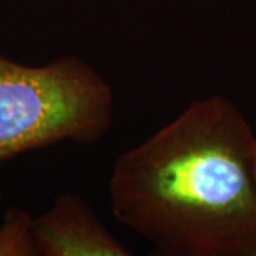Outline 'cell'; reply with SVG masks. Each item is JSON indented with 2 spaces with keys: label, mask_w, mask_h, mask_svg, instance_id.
I'll return each mask as SVG.
<instances>
[{
  "label": "cell",
  "mask_w": 256,
  "mask_h": 256,
  "mask_svg": "<svg viewBox=\"0 0 256 256\" xmlns=\"http://www.w3.org/2000/svg\"><path fill=\"white\" fill-rule=\"evenodd\" d=\"M255 146L232 101H192L118 156L111 210L158 255L256 256Z\"/></svg>",
  "instance_id": "6da1fadb"
},
{
  "label": "cell",
  "mask_w": 256,
  "mask_h": 256,
  "mask_svg": "<svg viewBox=\"0 0 256 256\" xmlns=\"http://www.w3.org/2000/svg\"><path fill=\"white\" fill-rule=\"evenodd\" d=\"M114 106L110 84L77 56L26 66L0 54V161L62 141L94 144Z\"/></svg>",
  "instance_id": "7a4b0ae2"
},
{
  "label": "cell",
  "mask_w": 256,
  "mask_h": 256,
  "mask_svg": "<svg viewBox=\"0 0 256 256\" xmlns=\"http://www.w3.org/2000/svg\"><path fill=\"white\" fill-rule=\"evenodd\" d=\"M38 255L128 256L130 249L104 226L78 194L66 192L52 208L33 220Z\"/></svg>",
  "instance_id": "3957f363"
},
{
  "label": "cell",
  "mask_w": 256,
  "mask_h": 256,
  "mask_svg": "<svg viewBox=\"0 0 256 256\" xmlns=\"http://www.w3.org/2000/svg\"><path fill=\"white\" fill-rule=\"evenodd\" d=\"M38 255L33 218L23 210H10L0 224V256Z\"/></svg>",
  "instance_id": "277c9868"
},
{
  "label": "cell",
  "mask_w": 256,
  "mask_h": 256,
  "mask_svg": "<svg viewBox=\"0 0 256 256\" xmlns=\"http://www.w3.org/2000/svg\"><path fill=\"white\" fill-rule=\"evenodd\" d=\"M254 171H255V178H256V146L254 150Z\"/></svg>",
  "instance_id": "5b68a950"
},
{
  "label": "cell",
  "mask_w": 256,
  "mask_h": 256,
  "mask_svg": "<svg viewBox=\"0 0 256 256\" xmlns=\"http://www.w3.org/2000/svg\"><path fill=\"white\" fill-rule=\"evenodd\" d=\"M0 200H2V192H0Z\"/></svg>",
  "instance_id": "8992f818"
}]
</instances>
